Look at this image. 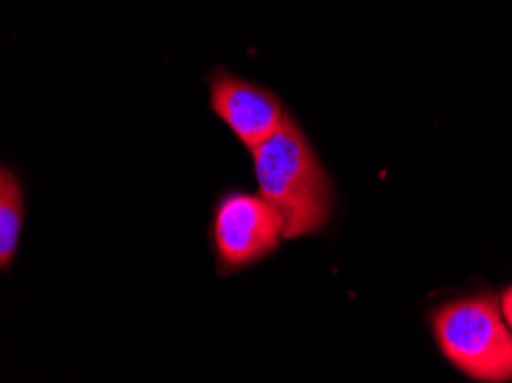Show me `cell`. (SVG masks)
<instances>
[{
	"label": "cell",
	"mask_w": 512,
	"mask_h": 383,
	"mask_svg": "<svg viewBox=\"0 0 512 383\" xmlns=\"http://www.w3.org/2000/svg\"><path fill=\"white\" fill-rule=\"evenodd\" d=\"M212 237L223 271H239L265 260L285 237V221L265 195L228 193L214 209Z\"/></svg>",
	"instance_id": "cell-3"
},
{
	"label": "cell",
	"mask_w": 512,
	"mask_h": 383,
	"mask_svg": "<svg viewBox=\"0 0 512 383\" xmlns=\"http://www.w3.org/2000/svg\"><path fill=\"white\" fill-rule=\"evenodd\" d=\"M260 193L285 221V237L320 232L331 214V184L320 159L290 115L253 150Z\"/></svg>",
	"instance_id": "cell-1"
},
{
	"label": "cell",
	"mask_w": 512,
	"mask_h": 383,
	"mask_svg": "<svg viewBox=\"0 0 512 383\" xmlns=\"http://www.w3.org/2000/svg\"><path fill=\"white\" fill-rule=\"evenodd\" d=\"M432 333L446 361L473 381H512V328L494 294L467 296L432 312Z\"/></svg>",
	"instance_id": "cell-2"
},
{
	"label": "cell",
	"mask_w": 512,
	"mask_h": 383,
	"mask_svg": "<svg viewBox=\"0 0 512 383\" xmlns=\"http://www.w3.org/2000/svg\"><path fill=\"white\" fill-rule=\"evenodd\" d=\"M23 228V191L17 175L0 173V267L10 269Z\"/></svg>",
	"instance_id": "cell-5"
},
{
	"label": "cell",
	"mask_w": 512,
	"mask_h": 383,
	"mask_svg": "<svg viewBox=\"0 0 512 383\" xmlns=\"http://www.w3.org/2000/svg\"><path fill=\"white\" fill-rule=\"evenodd\" d=\"M209 104L251 152L265 143L285 120L281 99L274 92L244 81L226 69H214L209 76Z\"/></svg>",
	"instance_id": "cell-4"
},
{
	"label": "cell",
	"mask_w": 512,
	"mask_h": 383,
	"mask_svg": "<svg viewBox=\"0 0 512 383\" xmlns=\"http://www.w3.org/2000/svg\"><path fill=\"white\" fill-rule=\"evenodd\" d=\"M501 310H503V317H506L508 326L512 328V285L501 296Z\"/></svg>",
	"instance_id": "cell-6"
}]
</instances>
